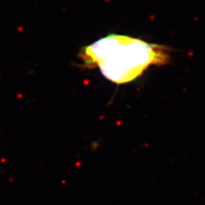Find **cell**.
Here are the masks:
<instances>
[{
	"mask_svg": "<svg viewBox=\"0 0 205 205\" xmlns=\"http://www.w3.org/2000/svg\"><path fill=\"white\" fill-rule=\"evenodd\" d=\"M79 57L85 67H98L105 78L118 85L132 82L151 65H163L169 59L163 46L119 34L87 46Z\"/></svg>",
	"mask_w": 205,
	"mask_h": 205,
	"instance_id": "obj_1",
	"label": "cell"
}]
</instances>
